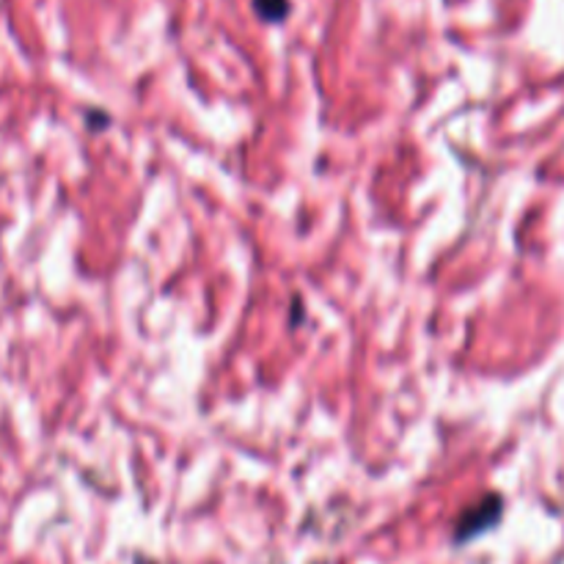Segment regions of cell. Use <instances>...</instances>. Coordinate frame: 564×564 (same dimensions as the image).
I'll list each match as a JSON object with an SVG mask.
<instances>
[{
	"mask_svg": "<svg viewBox=\"0 0 564 564\" xmlns=\"http://www.w3.org/2000/svg\"><path fill=\"white\" fill-rule=\"evenodd\" d=\"M499 516H501L499 496H485V499L477 501L471 510L463 512V518L457 521V529H455V540L457 543H466V540L477 538L479 532L494 527V523L499 521Z\"/></svg>",
	"mask_w": 564,
	"mask_h": 564,
	"instance_id": "1",
	"label": "cell"
},
{
	"mask_svg": "<svg viewBox=\"0 0 564 564\" xmlns=\"http://www.w3.org/2000/svg\"><path fill=\"white\" fill-rule=\"evenodd\" d=\"M253 9L264 22H281L290 14V0H253Z\"/></svg>",
	"mask_w": 564,
	"mask_h": 564,
	"instance_id": "2",
	"label": "cell"
}]
</instances>
